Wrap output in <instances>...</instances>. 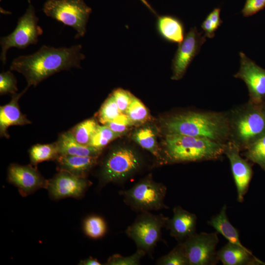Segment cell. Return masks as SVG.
I'll return each mask as SVG.
<instances>
[{
  "label": "cell",
  "mask_w": 265,
  "mask_h": 265,
  "mask_svg": "<svg viewBox=\"0 0 265 265\" xmlns=\"http://www.w3.org/2000/svg\"><path fill=\"white\" fill-rule=\"evenodd\" d=\"M81 49L80 44L58 48L44 45L33 54L15 58L10 69L22 74L28 87L36 86L56 73L80 68V62L85 57Z\"/></svg>",
  "instance_id": "6da1fadb"
},
{
  "label": "cell",
  "mask_w": 265,
  "mask_h": 265,
  "mask_svg": "<svg viewBox=\"0 0 265 265\" xmlns=\"http://www.w3.org/2000/svg\"><path fill=\"white\" fill-rule=\"evenodd\" d=\"M166 134L207 138L226 143L229 140L227 112L198 111L173 114L163 122Z\"/></svg>",
  "instance_id": "7a4b0ae2"
},
{
  "label": "cell",
  "mask_w": 265,
  "mask_h": 265,
  "mask_svg": "<svg viewBox=\"0 0 265 265\" xmlns=\"http://www.w3.org/2000/svg\"><path fill=\"white\" fill-rule=\"evenodd\" d=\"M164 147L165 162H199L221 159L224 155L225 143L205 137L167 133Z\"/></svg>",
  "instance_id": "3957f363"
},
{
  "label": "cell",
  "mask_w": 265,
  "mask_h": 265,
  "mask_svg": "<svg viewBox=\"0 0 265 265\" xmlns=\"http://www.w3.org/2000/svg\"><path fill=\"white\" fill-rule=\"evenodd\" d=\"M229 140L240 151L265 134V102L256 104L248 101L227 112Z\"/></svg>",
  "instance_id": "277c9868"
},
{
  "label": "cell",
  "mask_w": 265,
  "mask_h": 265,
  "mask_svg": "<svg viewBox=\"0 0 265 265\" xmlns=\"http://www.w3.org/2000/svg\"><path fill=\"white\" fill-rule=\"evenodd\" d=\"M166 191L164 185L155 182L150 175L120 193L127 205L142 212L167 209L164 202Z\"/></svg>",
  "instance_id": "5b68a950"
},
{
  "label": "cell",
  "mask_w": 265,
  "mask_h": 265,
  "mask_svg": "<svg viewBox=\"0 0 265 265\" xmlns=\"http://www.w3.org/2000/svg\"><path fill=\"white\" fill-rule=\"evenodd\" d=\"M42 10L48 17L74 28L77 32L76 38L85 34L92 12L83 0H47Z\"/></svg>",
  "instance_id": "8992f818"
},
{
  "label": "cell",
  "mask_w": 265,
  "mask_h": 265,
  "mask_svg": "<svg viewBox=\"0 0 265 265\" xmlns=\"http://www.w3.org/2000/svg\"><path fill=\"white\" fill-rule=\"evenodd\" d=\"M142 161L132 149L118 147L111 151L100 172L101 185L123 181L140 169Z\"/></svg>",
  "instance_id": "52a82bcc"
},
{
  "label": "cell",
  "mask_w": 265,
  "mask_h": 265,
  "mask_svg": "<svg viewBox=\"0 0 265 265\" xmlns=\"http://www.w3.org/2000/svg\"><path fill=\"white\" fill-rule=\"evenodd\" d=\"M24 14L18 21L14 31L8 35L1 37L0 60L3 64L6 62V53L12 47L24 49L30 45L36 44L38 37L43 34L42 28L38 25V18L30 0Z\"/></svg>",
  "instance_id": "ba28073f"
},
{
  "label": "cell",
  "mask_w": 265,
  "mask_h": 265,
  "mask_svg": "<svg viewBox=\"0 0 265 265\" xmlns=\"http://www.w3.org/2000/svg\"><path fill=\"white\" fill-rule=\"evenodd\" d=\"M168 219L161 214L142 212L127 228L126 233L134 241L137 249L146 253H151L161 239V229L165 226Z\"/></svg>",
  "instance_id": "9c48e42d"
},
{
  "label": "cell",
  "mask_w": 265,
  "mask_h": 265,
  "mask_svg": "<svg viewBox=\"0 0 265 265\" xmlns=\"http://www.w3.org/2000/svg\"><path fill=\"white\" fill-rule=\"evenodd\" d=\"M218 242L216 232L195 233L179 243L188 265H215L219 262L216 250Z\"/></svg>",
  "instance_id": "30bf717a"
},
{
  "label": "cell",
  "mask_w": 265,
  "mask_h": 265,
  "mask_svg": "<svg viewBox=\"0 0 265 265\" xmlns=\"http://www.w3.org/2000/svg\"><path fill=\"white\" fill-rule=\"evenodd\" d=\"M202 33L198 32L195 26L191 28L179 44L172 61V80L182 79L190 63L200 52L201 46L206 41V36H202Z\"/></svg>",
  "instance_id": "8fae6325"
},
{
  "label": "cell",
  "mask_w": 265,
  "mask_h": 265,
  "mask_svg": "<svg viewBox=\"0 0 265 265\" xmlns=\"http://www.w3.org/2000/svg\"><path fill=\"white\" fill-rule=\"evenodd\" d=\"M240 68L234 75L246 84L249 96L248 101L259 104L265 102V69L258 66L243 52H239Z\"/></svg>",
  "instance_id": "7c38bea8"
},
{
  "label": "cell",
  "mask_w": 265,
  "mask_h": 265,
  "mask_svg": "<svg viewBox=\"0 0 265 265\" xmlns=\"http://www.w3.org/2000/svg\"><path fill=\"white\" fill-rule=\"evenodd\" d=\"M90 184L85 177L60 170L53 178L48 181L47 188L50 196L54 200L67 197L77 198L83 196Z\"/></svg>",
  "instance_id": "4fadbf2b"
},
{
  "label": "cell",
  "mask_w": 265,
  "mask_h": 265,
  "mask_svg": "<svg viewBox=\"0 0 265 265\" xmlns=\"http://www.w3.org/2000/svg\"><path fill=\"white\" fill-rule=\"evenodd\" d=\"M240 150L233 142L225 143L224 155L230 162L231 170L237 190V200L242 203L247 192L253 176V170L248 160L240 155Z\"/></svg>",
  "instance_id": "5bb4252c"
},
{
  "label": "cell",
  "mask_w": 265,
  "mask_h": 265,
  "mask_svg": "<svg viewBox=\"0 0 265 265\" xmlns=\"http://www.w3.org/2000/svg\"><path fill=\"white\" fill-rule=\"evenodd\" d=\"M7 177L9 182L18 188L23 196L47 187L48 180L31 165L12 164L8 169Z\"/></svg>",
  "instance_id": "9a60e30c"
},
{
  "label": "cell",
  "mask_w": 265,
  "mask_h": 265,
  "mask_svg": "<svg viewBox=\"0 0 265 265\" xmlns=\"http://www.w3.org/2000/svg\"><path fill=\"white\" fill-rule=\"evenodd\" d=\"M173 215L167 219L165 227L170 235L179 242L196 233L197 216L189 212L176 206L173 209Z\"/></svg>",
  "instance_id": "2e32d148"
},
{
  "label": "cell",
  "mask_w": 265,
  "mask_h": 265,
  "mask_svg": "<svg viewBox=\"0 0 265 265\" xmlns=\"http://www.w3.org/2000/svg\"><path fill=\"white\" fill-rule=\"evenodd\" d=\"M27 87L21 93L12 95L11 101L0 107V134L1 137L9 138L7 129L11 126L25 125L31 123L23 114L19 106V100L27 91Z\"/></svg>",
  "instance_id": "e0dca14e"
},
{
  "label": "cell",
  "mask_w": 265,
  "mask_h": 265,
  "mask_svg": "<svg viewBox=\"0 0 265 265\" xmlns=\"http://www.w3.org/2000/svg\"><path fill=\"white\" fill-rule=\"evenodd\" d=\"M219 261L224 265H261L265 263L256 257L246 247L228 242L217 251Z\"/></svg>",
  "instance_id": "ac0fdd59"
},
{
  "label": "cell",
  "mask_w": 265,
  "mask_h": 265,
  "mask_svg": "<svg viewBox=\"0 0 265 265\" xmlns=\"http://www.w3.org/2000/svg\"><path fill=\"white\" fill-rule=\"evenodd\" d=\"M56 143L59 155L98 157L102 150L91 146L80 144L69 131L60 133Z\"/></svg>",
  "instance_id": "d6986e66"
},
{
  "label": "cell",
  "mask_w": 265,
  "mask_h": 265,
  "mask_svg": "<svg viewBox=\"0 0 265 265\" xmlns=\"http://www.w3.org/2000/svg\"><path fill=\"white\" fill-rule=\"evenodd\" d=\"M157 31L164 40L180 44L185 38V26L177 17L165 15L158 17L156 23Z\"/></svg>",
  "instance_id": "ffe728a7"
},
{
  "label": "cell",
  "mask_w": 265,
  "mask_h": 265,
  "mask_svg": "<svg viewBox=\"0 0 265 265\" xmlns=\"http://www.w3.org/2000/svg\"><path fill=\"white\" fill-rule=\"evenodd\" d=\"M98 158L59 155L56 160L59 171L64 170L77 176L85 177L96 164Z\"/></svg>",
  "instance_id": "44dd1931"
},
{
  "label": "cell",
  "mask_w": 265,
  "mask_h": 265,
  "mask_svg": "<svg viewBox=\"0 0 265 265\" xmlns=\"http://www.w3.org/2000/svg\"><path fill=\"white\" fill-rule=\"evenodd\" d=\"M227 206L224 205L219 212L213 216L208 224L223 236L229 242L246 248L241 243L238 231L230 223L227 215Z\"/></svg>",
  "instance_id": "7402d4cb"
},
{
  "label": "cell",
  "mask_w": 265,
  "mask_h": 265,
  "mask_svg": "<svg viewBox=\"0 0 265 265\" xmlns=\"http://www.w3.org/2000/svg\"><path fill=\"white\" fill-rule=\"evenodd\" d=\"M132 138L142 148L150 152L158 159H162L159 151L155 133L151 128H140L133 133Z\"/></svg>",
  "instance_id": "603a6c76"
},
{
  "label": "cell",
  "mask_w": 265,
  "mask_h": 265,
  "mask_svg": "<svg viewBox=\"0 0 265 265\" xmlns=\"http://www.w3.org/2000/svg\"><path fill=\"white\" fill-rule=\"evenodd\" d=\"M29 154L30 162L34 165L43 161L56 159L59 155L56 142L34 145L30 148Z\"/></svg>",
  "instance_id": "cb8c5ba5"
},
{
  "label": "cell",
  "mask_w": 265,
  "mask_h": 265,
  "mask_svg": "<svg viewBox=\"0 0 265 265\" xmlns=\"http://www.w3.org/2000/svg\"><path fill=\"white\" fill-rule=\"evenodd\" d=\"M99 125L96 120L91 118L78 124L69 131L78 142L83 145L90 146Z\"/></svg>",
  "instance_id": "d4e9b609"
},
{
  "label": "cell",
  "mask_w": 265,
  "mask_h": 265,
  "mask_svg": "<svg viewBox=\"0 0 265 265\" xmlns=\"http://www.w3.org/2000/svg\"><path fill=\"white\" fill-rule=\"evenodd\" d=\"M241 155L248 161L259 165L265 172V134L250 145Z\"/></svg>",
  "instance_id": "484cf974"
},
{
  "label": "cell",
  "mask_w": 265,
  "mask_h": 265,
  "mask_svg": "<svg viewBox=\"0 0 265 265\" xmlns=\"http://www.w3.org/2000/svg\"><path fill=\"white\" fill-rule=\"evenodd\" d=\"M125 113L133 125L144 123L150 118L149 111L144 105L138 98L133 97Z\"/></svg>",
  "instance_id": "4316f807"
},
{
  "label": "cell",
  "mask_w": 265,
  "mask_h": 265,
  "mask_svg": "<svg viewBox=\"0 0 265 265\" xmlns=\"http://www.w3.org/2000/svg\"><path fill=\"white\" fill-rule=\"evenodd\" d=\"M121 113L111 94L103 104L97 113V117L101 123L105 125L115 119Z\"/></svg>",
  "instance_id": "83f0119b"
},
{
  "label": "cell",
  "mask_w": 265,
  "mask_h": 265,
  "mask_svg": "<svg viewBox=\"0 0 265 265\" xmlns=\"http://www.w3.org/2000/svg\"><path fill=\"white\" fill-rule=\"evenodd\" d=\"M120 136L106 125H99L92 138L90 146L102 150L111 141Z\"/></svg>",
  "instance_id": "f1b7e54d"
},
{
  "label": "cell",
  "mask_w": 265,
  "mask_h": 265,
  "mask_svg": "<svg viewBox=\"0 0 265 265\" xmlns=\"http://www.w3.org/2000/svg\"><path fill=\"white\" fill-rule=\"evenodd\" d=\"M83 229L87 236L92 238H98L105 234L106 227L105 221L101 217L93 215L85 220Z\"/></svg>",
  "instance_id": "f546056e"
},
{
  "label": "cell",
  "mask_w": 265,
  "mask_h": 265,
  "mask_svg": "<svg viewBox=\"0 0 265 265\" xmlns=\"http://www.w3.org/2000/svg\"><path fill=\"white\" fill-rule=\"evenodd\" d=\"M157 265H188L184 250L180 243L167 254L159 258Z\"/></svg>",
  "instance_id": "4dcf8cb0"
},
{
  "label": "cell",
  "mask_w": 265,
  "mask_h": 265,
  "mask_svg": "<svg viewBox=\"0 0 265 265\" xmlns=\"http://www.w3.org/2000/svg\"><path fill=\"white\" fill-rule=\"evenodd\" d=\"M146 253L143 250L137 249L132 255L124 257L118 254L110 256L106 265H138L140 264V260Z\"/></svg>",
  "instance_id": "1f68e13d"
},
{
  "label": "cell",
  "mask_w": 265,
  "mask_h": 265,
  "mask_svg": "<svg viewBox=\"0 0 265 265\" xmlns=\"http://www.w3.org/2000/svg\"><path fill=\"white\" fill-rule=\"evenodd\" d=\"M17 80L10 71L2 72L0 74V94L4 95L17 93Z\"/></svg>",
  "instance_id": "d6a6232c"
},
{
  "label": "cell",
  "mask_w": 265,
  "mask_h": 265,
  "mask_svg": "<svg viewBox=\"0 0 265 265\" xmlns=\"http://www.w3.org/2000/svg\"><path fill=\"white\" fill-rule=\"evenodd\" d=\"M114 132L122 135L133 125L126 113H121L113 120L105 124Z\"/></svg>",
  "instance_id": "836d02e7"
},
{
  "label": "cell",
  "mask_w": 265,
  "mask_h": 265,
  "mask_svg": "<svg viewBox=\"0 0 265 265\" xmlns=\"http://www.w3.org/2000/svg\"><path fill=\"white\" fill-rule=\"evenodd\" d=\"M111 94L120 111L125 113L134 96L129 91L122 88L114 90Z\"/></svg>",
  "instance_id": "e575fe53"
},
{
  "label": "cell",
  "mask_w": 265,
  "mask_h": 265,
  "mask_svg": "<svg viewBox=\"0 0 265 265\" xmlns=\"http://www.w3.org/2000/svg\"><path fill=\"white\" fill-rule=\"evenodd\" d=\"M265 8V0H246L242 10L244 17L251 16Z\"/></svg>",
  "instance_id": "d590c367"
},
{
  "label": "cell",
  "mask_w": 265,
  "mask_h": 265,
  "mask_svg": "<svg viewBox=\"0 0 265 265\" xmlns=\"http://www.w3.org/2000/svg\"><path fill=\"white\" fill-rule=\"evenodd\" d=\"M201 27L204 31L206 36L209 38H212L214 36L215 31L216 30L208 16L203 22Z\"/></svg>",
  "instance_id": "8d00e7d4"
},
{
  "label": "cell",
  "mask_w": 265,
  "mask_h": 265,
  "mask_svg": "<svg viewBox=\"0 0 265 265\" xmlns=\"http://www.w3.org/2000/svg\"><path fill=\"white\" fill-rule=\"evenodd\" d=\"M220 9L219 8H215L208 16L211 20L213 26L217 30L223 21L220 18Z\"/></svg>",
  "instance_id": "74e56055"
},
{
  "label": "cell",
  "mask_w": 265,
  "mask_h": 265,
  "mask_svg": "<svg viewBox=\"0 0 265 265\" xmlns=\"http://www.w3.org/2000/svg\"><path fill=\"white\" fill-rule=\"evenodd\" d=\"M82 265H100L101 264L96 258L89 257L85 260H82L80 263Z\"/></svg>",
  "instance_id": "f35d334b"
}]
</instances>
